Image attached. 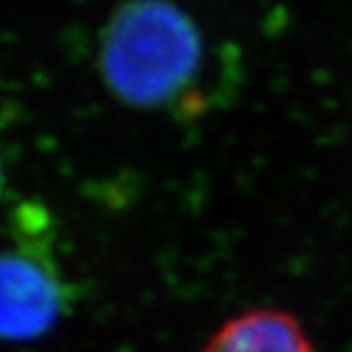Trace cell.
Instances as JSON below:
<instances>
[{
    "label": "cell",
    "instance_id": "6da1fadb",
    "mask_svg": "<svg viewBox=\"0 0 352 352\" xmlns=\"http://www.w3.org/2000/svg\"><path fill=\"white\" fill-rule=\"evenodd\" d=\"M204 56L197 23L172 0H125L98 36V72L107 89L140 111L191 104Z\"/></svg>",
    "mask_w": 352,
    "mask_h": 352
},
{
    "label": "cell",
    "instance_id": "7a4b0ae2",
    "mask_svg": "<svg viewBox=\"0 0 352 352\" xmlns=\"http://www.w3.org/2000/svg\"><path fill=\"white\" fill-rule=\"evenodd\" d=\"M9 242L0 246V340L43 338L62 320L74 291L56 253V232L47 208L15 206Z\"/></svg>",
    "mask_w": 352,
    "mask_h": 352
},
{
    "label": "cell",
    "instance_id": "3957f363",
    "mask_svg": "<svg viewBox=\"0 0 352 352\" xmlns=\"http://www.w3.org/2000/svg\"><path fill=\"white\" fill-rule=\"evenodd\" d=\"M202 352H314V346L293 314L257 308L223 322Z\"/></svg>",
    "mask_w": 352,
    "mask_h": 352
},
{
    "label": "cell",
    "instance_id": "277c9868",
    "mask_svg": "<svg viewBox=\"0 0 352 352\" xmlns=\"http://www.w3.org/2000/svg\"><path fill=\"white\" fill-rule=\"evenodd\" d=\"M9 193V174H7V164L0 153V202H5V197Z\"/></svg>",
    "mask_w": 352,
    "mask_h": 352
}]
</instances>
